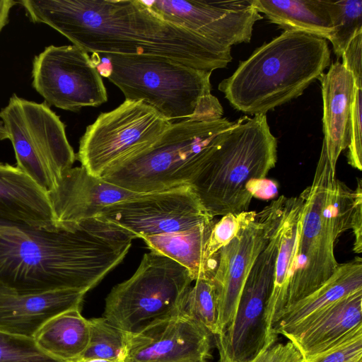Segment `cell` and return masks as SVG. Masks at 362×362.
Returning <instances> with one entry per match:
<instances>
[{
	"instance_id": "cb8c5ba5",
	"label": "cell",
	"mask_w": 362,
	"mask_h": 362,
	"mask_svg": "<svg viewBox=\"0 0 362 362\" xmlns=\"http://www.w3.org/2000/svg\"><path fill=\"white\" fill-rule=\"evenodd\" d=\"M214 223L213 219L187 230L142 239L150 250L165 255L185 267L193 281L211 279L217 263L208 259L206 246Z\"/></svg>"
},
{
	"instance_id": "8992f818",
	"label": "cell",
	"mask_w": 362,
	"mask_h": 362,
	"mask_svg": "<svg viewBox=\"0 0 362 362\" xmlns=\"http://www.w3.org/2000/svg\"><path fill=\"white\" fill-rule=\"evenodd\" d=\"M104 55L96 68L122 92L143 101L171 122L195 121L202 100L211 94V73L170 59L147 55Z\"/></svg>"
},
{
	"instance_id": "44dd1931",
	"label": "cell",
	"mask_w": 362,
	"mask_h": 362,
	"mask_svg": "<svg viewBox=\"0 0 362 362\" xmlns=\"http://www.w3.org/2000/svg\"><path fill=\"white\" fill-rule=\"evenodd\" d=\"M318 79L323 101V143L331 168L335 171L339 156L348 146L354 80L351 73L339 62L332 63Z\"/></svg>"
},
{
	"instance_id": "30bf717a",
	"label": "cell",
	"mask_w": 362,
	"mask_h": 362,
	"mask_svg": "<svg viewBox=\"0 0 362 362\" xmlns=\"http://www.w3.org/2000/svg\"><path fill=\"white\" fill-rule=\"evenodd\" d=\"M335 177L322 142L313 182L300 194L303 216L285 308L315 291L339 267L334 251L337 239L324 215L325 198Z\"/></svg>"
},
{
	"instance_id": "3957f363",
	"label": "cell",
	"mask_w": 362,
	"mask_h": 362,
	"mask_svg": "<svg viewBox=\"0 0 362 362\" xmlns=\"http://www.w3.org/2000/svg\"><path fill=\"white\" fill-rule=\"evenodd\" d=\"M331 61L326 39L284 31L240 62L218 85L229 103L251 115L266 114L302 95Z\"/></svg>"
},
{
	"instance_id": "484cf974",
	"label": "cell",
	"mask_w": 362,
	"mask_h": 362,
	"mask_svg": "<svg viewBox=\"0 0 362 362\" xmlns=\"http://www.w3.org/2000/svg\"><path fill=\"white\" fill-rule=\"evenodd\" d=\"M81 310H69L49 320L33 338L37 346L63 362L78 359L89 341V322Z\"/></svg>"
},
{
	"instance_id": "1f68e13d",
	"label": "cell",
	"mask_w": 362,
	"mask_h": 362,
	"mask_svg": "<svg viewBox=\"0 0 362 362\" xmlns=\"http://www.w3.org/2000/svg\"><path fill=\"white\" fill-rule=\"evenodd\" d=\"M0 362H63L41 350L33 339L0 330Z\"/></svg>"
},
{
	"instance_id": "d6986e66",
	"label": "cell",
	"mask_w": 362,
	"mask_h": 362,
	"mask_svg": "<svg viewBox=\"0 0 362 362\" xmlns=\"http://www.w3.org/2000/svg\"><path fill=\"white\" fill-rule=\"evenodd\" d=\"M57 226L47 192L16 166L0 161V228Z\"/></svg>"
},
{
	"instance_id": "9a60e30c",
	"label": "cell",
	"mask_w": 362,
	"mask_h": 362,
	"mask_svg": "<svg viewBox=\"0 0 362 362\" xmlns=\"http://www.w3.org/2000/svg\"><path fill=\"white\" fill-rule=\"evenodd\" d=\"M146 4L165 20L222 46L250 42L263 17L252 0H155Z\"/></svg>"
},
{
	"instance_id": "7c38bea8",
	"label": "cell",
	"mask_w": 362,
	"mask_h": 362,
	"mask_svg": "<svg viewBox=\"0 0 362 362\" xmlns=\"http://www.w3.org/2000/svg\"><path fill=\"white\" fill-rule=\"evenodd\" d=\"M278 247L267 244L247 277L233 323L215 336L218 362H247L272 339L267 337L265 308L272 293Z\"/></svg>"
},
{
	"instance_id": "603a6c76",
	"label": "cell",
	"mask_w": 362,
	"mask_h": 362,
	"mask_svg": "<svg viewBox=\"0 0 362 362\" xmlns=\"http://www.w3.org/2000/svg\"><path fill=\"white\" fill-rule=\"evenodd\" d=\"M303 210L304 200L300 195L287 199L281 237L276 259L273 287L265 308V322L269 339L278 336L274 332L273 328L279 315L286 305Z\"/></svg>"
},
{
	"instance_id": "f1b7e54d",
	"label": "cell",
	"mask_w": 362,
	"mask_h": 362,
	"mask_svg": "<svg viewBox=\"0 0 362 362\" xmlns=\"http://www.w3.org/2000/svg\"><path fill=\"white\" fill-rule=\"evenodd\" d=\"M180 312L203 325L214 337L218 334V310L211 279L195 281L184 296Z\"/></svg>"
},
{
	"instance_id": "ac0fdd59",
	"label": "cell",
	"mask_w": 362,
	"mask_h": 362,
	"mask_svg": "<svg viewBox=\"0 0 362 362\" xmlns=\"http://www.w3.org/2000/svg\"><path fill=\"white\" fill-rule=\"evenodd\" d=\"M362 327V290L350 294L281 334L310 362Z\"/></svg>"
},
{
	"instance_id": "d4e9b609",
	"label": "cell",
	"mask_w": 362,
	"mask_h": 362,
	"mask_svg": "<svg viewBox=\"0 0 362 362\" xmlns=\"http://www.w3.org/2000/svg\"><path fill=\"white\" fill-rule=\"evenodd\" d=\"M259 13L284 31L329 40L333 28L325 0H252Z\"/></svg>"
},
{
	"instance_id": "f35d334b",
	"label": "cell",
	"mask_w": 362,
	"mask_h": 362,
	"mask_svg": "<svg viewBox=\"0 0 362 362\" xmlns=\"http://www.w3.org/2000/svg\"><path fill=\"white\" fill-rule=\"evenodd\" d=\"M17 4L18 1L13 0H0V33L8 23L11 8Z\"/></svg>"
},
{
	"instance_id": "e575fe53",
	"label": "cell",
	"mask_w": 362,
	"mask_h": 362,
	"mask_svg": "<svg viewBox=\"0 0 362 362\" xmlns=\"http://www.w3.org/2000/svg\"><path fill=\"white\" fill-rule=\"evenodd\" d=\"M247 362H305L300 351L291 342H278V337L270 340L252 358Z\"/></svg>"
},
{
	"instance_id": "8fae6325",
	"label": "cell",
	"mask_w": 362,
	"mask_h": 362,
	"mask_svg": "<svg viewBox=\"0 0 362 362\" xmlns=\"http://www.w3.org/2000/svg\"><path fill=\"white\" fill-rule=\"evenodd\" d=\"M31 76L33 88L49 106L76 112L107 100L93 59L74 45L46 47L35 56Z\"/></svg>"
},
{
	"instance_id": "e0dca14e",
	"label": "cell",
	"mask_w": 362,
	"mask_h": 362,
	"mask_svg": "<svg viewBox=\"0 0 362 362\" xmlns=\"http://www.w3.org/2000/svg\"><path fill=\"white\" fill-rule=\"evenodd\" d=\"M47 194L59 226L97 217L105 208L143 193L110 183L81 166L66 170Z\"/></svg>"
},
{
	"instance_id": "60d3db41",
	"label": "cell",
	"mask_w": 362,
	"mask_h": 362,
	"mask_svg": "<svg viewBox=\"0 0 362 362\" xmlns=\"http://www.w3.org/2000/svg\"><path fill=\"white\" fill-rule=\"evenodd\" d=\"M72 362H117L113 361H109L105 359H99V358H91V359H79Z\"/></svg>"
},
{
	"instance_id": "4fadbf2b",
	"label": "cell",
	"mask_w": 362,
	"mask_h": 362,
	"mask_svg": "<svg viewBox=\"0 0 362 362\" xmlns=\"http://www.w3.org/2000/svg\"><path fill=\"white\" fill-rule=\"evenodd\" d=\"M286 198L280 196L257 213L255 219L219 250L211 278L218 310L216 336L233 323L249 272L267 245L271 231L283 212Z\"/></svg>"
},
{
	"instance_id": "4dcf8cb0",
	"label": "cell",
	"mask_w": 362,
	"mask_h": 362,
	"mask_svg": "<svg viewBox=\"0 0 362 362\" xmlns=\"http://www.w3.org/2000/svg\"><path fill=\"white\" fill-rule=\"evenodd\" d=\"M255 211L227 214L215 223L206 246V254L209 259L217 263L219 250L228 245L240 232L256 218Z\"/></svg>"
},
{
	"instance_id": "ba28073f",
	"label": "cell",
	"mask_w": 362,
	"mask_h": 362,
	"mask_svg": "<svg viewBox=\"0 0 362 362\" xmlns=\"http://www.w3.org/2000/svg\"><path fill=\"white\" fill-rule=\"evenodd\" d=\"M192 281L185 267L151 250L129 279L112 288L103 317L119 329L133 332L179 310Z\"/></svg>"
},
{
	"instance_id": "7402d4cb",
	"label": "cell",
	"mask_w": 362,
	"mask_h": 362,
	"mask_svg": "<svg viewBox=\"0 0 362 362\" xmlns=\"http://www.w3.org/2000/svg\"><path fill=\"white\" fill-rule=\"evenodd\" d=\"M362 290V259H354L339 267L334 274L315 291L284 308L273 331L281 334L308 320L340 299Z\"/></svg>"
},
{
	"instance_id": "d6a6232c",
	"label": "cell",
	"mask_w": 362,
	"mask_h": 362,
	"mask_svg": "<svg viewBox=\"0 0 362 362\" xmlns=\"http://www.w3.org/2000/svg\"><path fill=\"white\" fill-rule=\"evenodd\" d=\"M362 88L354 86L348 132V163L362 170Z\"/></svg>"
},
{
	"instance_id": "2e32d148",
	"label": "cell",
	"mask_w": 362,
	"mask_h": 362,
	"mask_svg": "<svg viewBox=\"0 0 362 362\" xmlns=\"http://www.w3.org/2000/svg\"><path fill=\"white\" fill-rule=\"evenodd\" d=\"M212 337L179 310L127 332L122 362H209Z\"/></svg>"
},
{
	"instance_id": "5b68a950",
	"label": "cell",
	"mask_w": 362,
	"mask_h": 362,
	"mask_svg": "<svg viewBox=\"0 0 362 362\" xmlns=\"http://www.w3.org/2000/svg\"><path fill=\"white\" fill-rule=\"evenodd\" d=\"M226 117L172 122L151 146L105 171V181L137 193L189 186L216 138L235 125Z\"/></svg>"
},
{
	"instance_id": "6da1fadb",
	"label": "cell",
	"mask_w": 362,
	"mask_h": 362,
	"mask_svg": "<svg viewBox=\"0 0 362 362\" xmlns=\"http://www.w3.org/2000/svg\"><path fill=\"white\" fill-rule=\"evenodd\" d=\"M34 23L45 24L86 52L170 59L213 72L231 62L224 47L172 23L141 0H21Z\"/></svg>"
},
{
	"instance_id": "9c48e42d",
	"label": "cell",
	"mask_w": 362,
	"mask_h": 362,
	"mask_svg": "<svg viewBox=\"0 0 362 362\" xmlns=\"http://www.w3.org/2000/svg\"><path fill=\"white\" fill-rule=\"evenodd\" d=\"M171 123L143 101L125 100L86 127L76 158L90 174L101 177L153 144Z\"/></svg>"
},
{
	"instance_id": "52a82bcc",
	"label": "cell",
	"mask_w": 362,
	"mask_h": 362,
	"mask_svg": "<svg viewBox=\"0 0 362 362\" xmlns=\"http://www.w3.org/2000/svg\"><path fill=\"white\" fill-rule=\"evenodd\" d=\"M0 118L13 148L16 167L45 192L52 191L76 158L59 117L45 103L13 94L0 110Z\"/></svg>"
},
{
	"instance_id": "836d02e7",
	"label": "cell",
	"mask_w": 362,
	"mask_h": 362,
	"mask_svg": "<svg viewBox=\"0 0 362 362\" xmlns=\"http://www.w3.org/2000/svg\"><path fill=\"white\" fill-rule=\"evenodd\" d=\"M310 362H362V327Z\"/></svg>"
},
{
	"instance_id": "8d00e7d4",
	"label": "cell",
	"mask_w": 362,
	"mask_h": 362,
	"mask_svg": "<svg viewBox=\"0 0 362 362\" xmlns=\"http://www.w3.org/2000/svg\"><path fill=\"white\" fill-rule=\"evenodd\" d=\"M357 187L354 190L355 197L351 218V229L354 235V251L360 254L362 252V181L357 180Z\"/></svg>"
},
{
	"instance_id": "7a4b0ae2",
	"label": "cell",
	"mask_w": 362,
	"mask_h": 362,
	"mask_svg": "<svg viewBox=\"0 0 362 362\" xmlns=\"http://www.w3.org/2000/svg\"><path fill=\"white\" fill-rule=\"evenodd\" d=\"M134 236L101 217L45 228H0V293H87L124 259Z\"/></svg>"
},
{
	"instance_id": "d590c367",
	"label": "cell",
	"mask_w": 362,
	"mask_h": 362,
	"mask_svg": "<svg viewBox=\"0 0 362 362\" xmlns=\"http://www.w3.org/2000/svg\"><path fill=\"white\" fill-rule=\"evenodd\" d=\"M341 58L342 65L354 77V86L362 88V30L350 40Z\"/></svg>"
},
{
	"instance_id": "5bb4252c",
	"label": "cell",
	"mask_w": 362,
	"mask_h": 362,
	"mask_svg": "<svg viewBox=\"0 0 362 362\" xmlns=\"http://www.w3.org/2000/svg\"><path fill=\"white\" fill-rule=\"evenodd\" d=\"M98 216L135 238L182 231L214 219L190 186L143 193L105 208Z\"/></svg>"
},
{
	"instance_id": "74e56055",
	"label": "cell",
	"mask_w": 362,
	"mask_h": 362,
	"mask_svg": "<svg viewBox=\"0 0 362 362\" xmlns=\"http://www.w3.org/2000/svg\"><path fill=\"white\" fill-rule=\"evenodd\" d=\"M247 190L252 197L262 199L273 198L278 194L277 184L266 178L250 181L247 186Z\"/></svg>"
},
{
	"instance_id": "277c9868",
	"label": "cell",
	"mask_w": 362,
	"mask_h": 362,
	"mask_svg": "<svg viewBox=\"0 0 362 362\" xmlns=\"http://www.w3.org/2000/svg\"><path fill=\"white\" fill-rule=\"evenodd\" d=\"M277 161V139L266 114L238 119L207 149L190 183L214 218L245 211L252 199L250 181L266 178Z\"/></svg>"
},
{
	"instance_id": "f546056e",
	"label": "cell",
	"mask_w": 362,
	"mask_h": 362,
	"mask_svg": "<svg viewBox=\"0 0 362 362\" xmlns=\"http://www.w3.org/2000/svg\"><path fill=\"white\" fill-rule=\"evenodd\" d=\"M354 197V191L344 182L336 177L332 180L325 201L324 215L336 239L351 229Z\"/></svg>"
},
{
	"instance_id": "83f0119b",
	"label": "cell",
	"mask_w": 362,
	"mask_h": 362,
	"mask_svg": "<svg viewBox=\"0 0 362 362\" xmlns=\"http://www.w3.org/2000/svg\"><path fill=\"white\" fill-rule=\"evenodd\" d=\"M333 28L329 38L337 58L353 37L362 30L361 0H325Z\"/></svg>"
},
{
	"instance_id": "4316f807",
	"label": "cell",
	"mask_w": 362,
	"mask_h": 362,
	"mask_svg": "<svg viewBox=\"0 0 362 362\" xmlns=\"http://www.w3.org/2000/svg\"><path fill=\"white\" fill-rule=\"evenodd\" d=\"M88 322L89 341L77 360L99 358L122 362L127 332L115 327L104 317L90 318Z\"/></svg>"
},
{
	"instance_id": "ab89813d",
	"label": "cell",
	"mask_w": 362,
	"mask_h": 362,
	"mask_svg": "<svg viewBox=\"0 0 362 362\" xmlns=\"http://www.w3.org/2000/svg\"><path fill=\"white\" fill-rule=\"evenodd\" d=\"M8 134L4 128V123L0 120V141L8 139Z\"/></svg>"
},
{
	"instance_id": "ffe728a7",
	"label": "cell",
	"mask_w": 362,
	"mask_h": 362,
	"mask_svg": "<svg viewBox=\"0 0 362 362\" xmlns=\"http://www.w3.org/2000/svg\"><path fill=\"white\" fill-rule=\"evenodd\" d=\"M86 293L77 290L22 296L0 293V330L33 339L53 317L69 310L81 308Z\"/></svg>"
}]
</instances>
